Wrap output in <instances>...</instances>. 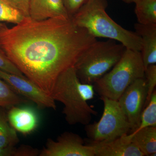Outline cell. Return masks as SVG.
<instances>
[{
    "label": "cell",
    "instance_id": "d4e9b609",
    "mask_svg": "<svg viewBox=\"0 0 156 156\" xmlns=\"http://www.w3.org/2000/svg\"><path fill=\"white\" fill-rule=\"evenodd\" d=\"M122 1L123 2L127 4H131V3H136L140 0H122Z\"/></svg>",
    "mask_w": 156,
    "mask_h": 156
},
{
    "label": "cell",
    "instance_id": "2e32d148",
    "mask_svg": "<svg viewBox=\"0 0 156 156\" xmlns=\"http://www.w3.org/2000/svg\"><path fill=\"white\" fill-rule=\"evenodd\" d=\"M135 4L138 23L156 24V0H140Z\"/></svg>",
    "mask_w": 156,
    "mask_h": 156
},
{
    "label": "cell",
    "instance_id": "cb8c5ba5",
    "mask_svg": "<svg viewBox=\"0 0 156 156\" xmlns=\"http://www.w3.org/2000/svg\"><path fill=\"white\" fill-rule=\"evenodd\" d=\"M86 0H62L66 9L70 16H72L80 9Z\"/></svg>",
    "mask_w": 156,
    "mask_h": 156
},
{
    "label": "cell",
    "instance_id": "44dd1931",
    "mask_svg": "<svg viewBox=\"0 0 156 156\" xmlns=\"http://www.w3.org/2000/svg\"><path fill=\"white\" fill-rule=\"evenodd\" d=\"M34 154L33 148L29 145L0 147V156H32Z\"/></svg>",
    "mask_w": 156,
    "mask_h": 156
},
{
    "label": "cell",
    "instance_id": "e0dca14e",
    "mask_svg": "<svg viewBox=\"0 0 156 156\" xmlns=\"http://www.w3.org/2000/svg\"><path fill=\"white\" fill-rule=\"evenodd\" d=\"M29 102V101L18 95L6 82L0 79V107L9 109L12 107Z\"/></svg>",
    "mask_w": 156,
    "mask_h": 156
},
{
    "label": "cell",
    "instance_id": "30bf717a",
    "mask_svg": "<svg viewBox=\"0 0 156 156\" xmlns=\"http://www.w3.org/2000/svg\"><path fill=\"white\" fill-rule=\"evenodd\" d=\"M85 144L95 156H144L135 144L124 136L108 141L95 142L87 139Z\"/></svg>",
    "mask_w": 156,
    "mask_h": 156
},
{
    "label": "cell",
    "instance_id": "9c48e42d",
    "mask_svg": "<svg viewBox=\"0 0 156 156\" xmlns=\"http://www.w3.org/2000/svg\"><path fill=\"white\" fill-rule=\"evenodd\" d=\"M39 156H95L91 148L79 134L65 132L56 140L49 138Z\"/></svg>",
    "mask_w": 156,
    "mask_h": 156
},
{
    "label": "cell",
    "instance_id": "ac0fdd59",
    "mask_svg": "<svg viewBox=\"0 0 156 156\" xmlns=\"http://www.w3.org/2000/svg\"><path fill=\"white\" fill-rule=\"evenodd\" d=\"M144 108L140 115L139 126L132 132H136L147 127H156V90L152 94L149 102Z\"/></svg>",
    "mask_w": 156,
    "mask_h": 156
},
{
    "label": "cell",
    "instance_id": "6da1fadb",
    "mask_svg": "<svg viewBox=\"0 0 156 156\" xmlns=\"http://www.w3.org/2000/svg\"><path fill=\"white\" fill-rule=\"evenodd\" d=\"M97 41L72 17L33 20L26 17L9 28L0 27V50L25 76L51 95L58 76L74 66Z\"/></svg>",
    "mask_w": 156,
    "mask_h": 156
},
{
    "label": "cell",
    "instance_id": "8992f818",
    "mask_svg": "<svg viewBox=\"0 0 156 156\" xmlns=\"http://www.w3.org/2000/svg\"><path fill=\"white\" fill-rule=\"evenodd\" d=\"M103 101V114L98 122L86 125L88 140L95 142L108 141L128 134L131 127L118 101L101 96Z\"/></svg>",
    "mask_w": 156,
    "mask_h": 156
},
{
    "label": "cell",
    "instance_id": "9a60e30c",
    "mask_svg": "<svg viewBox=\"0 0 156 156\" xmlns=\"http://www.w3.org/2000/svg\"><path fill=\"white\" fill-rule=\"evenodd\" d=\"M5 109L0 107V147L14 146L19 142L17 131L9 123Z\"/></svg>",
    "mask_w": 156,
    "mask_h": 156
},
{
    "label": "cell",
    "instance_id": "7c38bea8",
    "mask_svg": "<svg viewBox=\"0 0 156 156\" xmlns=\"http://www.w3.org/2000/svg\"><path fill=\"white\" fill-rule=\"evenodd\" d=\"M29 16L31 19L37 21L51 18L67 19L71 17L62 0H30Z\"/></svg>",
    "mask_w": 156,
    "mask_h": 156
},
{
    "label": "cell",
    "instance_id": "484cf974",
    "mask_svg": "<svg viewBox=\"0 0 156 156\" xmlns=\"http://www.w3.org/2000/svg\"><path fill=\"white\" fill-rule=\"evenodd\" d=\"M4 23H2V22H0V27H1V26H2L4 25Z\"/></svg>",
    "mask_w": 156,
    "mask_h": 156
},
{
    "label": "cell",
    "instance_id": "ba28073f",
    "mask_svg": "<svg viewBox=\"0 0 156 156\" xmlns=\"http://www.w3.org/2000/svg\"><path fill=\"white\" fill-rule=\"evenodd\" d=\"M0 79L18 95L35 104L38 108L56 110L55 101L51 95L27 78L0 70Z\"/></svg>",
    "mask_w": 156,
    "mask_h": 156
},
{
    "label": "cell",
    "instance_id": "603a6c76",
    "mask_svg": "<svg viewBox=\"0 0 156 156\" xmlns=\"http://www.w3.org/2000/svg\"><path fill=\"white\" fill-rule=\"evenodd\" d=\"M22 12L26 17H30L29 5L30 0H4Z\"/></svg>",
    "mask_w": 156,
    "mask_h": 156
},
{
    "label": "cell",
    "instance_id": "4fadbf2b",
    "mask_svg": "<svg viewBox=\"0 0 156 156\" xmlns=\"http://www.w3.org/2000/svg\"><path fill=\"white\" fill-rule=\"evenodd\" d=\"M135 32L141 38L142 49L140 51L145 69L156 63V24H134Z\"/></svg>",
    "mask_w": 156,
    "mask_h": 156
},
{
    "label": "cell",
    "instance_id": "5b68a950",
    "mask_svg": "<svg viewBox=\"0 0 156 156\" xmlns=\"http://www.w3.org/2000/svg\"><path fill=\"white\" fill-rule=\"evenodd\" d=\"M145 70L140 52L126 49L110 71L93 83L95 91L100 97L118 101L130 84L145 77Z\"/></svg>",
    "mask_w": 156,
    "mask_h": 156
},
{
    "label": "cell",
    "instance_id": "52a82bcc",
    "mask_svg": "<svg viewBox=\"0 0 156 156\" xmlns=\"http://www.w3.org/2000/svg\"><path fill=\"white\" fill-rule=\"evenodd\" d=\"M147 94L145 77L140 78L128 86L118 100L127 117L131 132L138 128Z\"/></svg>",
    "mask_w": 156,
    "mask_h": 156
},
{
    "label": "cell",
    "instance_id": "3957f363",
    "mask_svg": "<svg viewBox=\"0 0 156 156\" xmlns=\"http://www.w3.org/2000/svg\"><path fill=\"white\" fill-rule=\"evenodd\" d=\"M107 0H86L72 17L78 26L87 30L95 38H105L121 43L126 49L140 52L142 41L136 32L123 28L106 11Z\"/></svg>",
    "mask_w": 156,
    "mask_h": 156
},
{
    "label": "cell",
    "instance_id": "5bb4252c",
    "mask_svg": "<svg viewBox=\"0 0 156 156\" xmlns=\"http://www.w3.org/2000/svg\"><path fill=\"white\" fill-rule=\"evenodd\" d=\"M124 137L135 144L144 156H156V127H147Z\"/></svg>",
    "mask_w": 156,
    "mask_h": 156
},
{
    "label": "cell",
    "instance_id": "7a4b0ae2",
    "mask_svg": "<svg viewBox=\"0 0 156 156\" xmlns=\"http://www.w3.org/2000/svg\"><path fill=\"white\" fill-rule=\"evenodd\" d=\"M95 91L93 84L80 81L73 66L58 76L50 95L55 101L63 104L62 113L68 124L86 126L90 123L92 116L98 114L88 103L94 98Z\"/></svg>",
    "mask_w": 156,
    "mask_h": 156
},
{
    "label": "cell",
    "instance_id": "7402d4cb",
    "mask_svg": "<svg viewBox=\"0 0 156 156\" xmlns=\"http://www.w3.org/2000/svg\"><path fill=\"white\" fill-rule=\"evenodd\" d=\"M0 70L26 77L1 50H0Z\"/></svg>",
    "mask_w": 156,
    "mask_h": 156
},
{
    "label": "cell",
    "instance_id": "8fae6325",
    "mask_svg": "<svg viewBox=\"0 0 156 156\" xmlns=\"http://www.w3.org/2000/svg\"><path fill=\"white\" fill-rule=\"evenodd\" d=\"M21 105L10 108L7 116L11 126L16 131L26 135L32 133L37 128L39 117L33 108Z\"/></svg>",
    "mask_w": 156,
    "mask_h": 156
},
{
    "label": "cell",
    "instance_id": "d6986e66",
    "mask_svg": "<svg viewBox=\"0 0 156 156\" xmlns=\"http://www.w3.org/2000/svg\"><path fill=\"white\" fill-rule=\"evenodd\" d=\"M26 17L18 9L0 0V22H7L17 24L24 20Z\"/></svg>",
    "mask_w": 156,
    "mask_h": 156
},
{
    "label": "cell",
    "instance_id": "ffe728a7",
    "mask_svg": "<svg viewBox=\"0 0 156 156\" xmlns=\"http://www.w3.org/2000/svg\"><path fill=\"white\" fill-rule=\"evenodd\" d=\"M145 79L146 82L147 94L144 108L150 100L151 96L155 90L156 86V65L148 66L145 70Z\"/></svg>",
    "mask_w": 156,
    "mask_h": 156
},
{
    "label": "cell",
    "instance_id": "277c9868",
    "mask_svg": "<svg viewBox=\"0 0 156 156\" xmlns=\"http://www.w3.org/2000/svg\"><path fill=\"white\" fill-rule=\"evenodd\" d=\"M126 48L115 40L97 41L82 53L74 67L80 81L93 84L112 68Z\"/></svg>",
    "mask_w": 156,
    "mask_h": 156
}]
</instances>
